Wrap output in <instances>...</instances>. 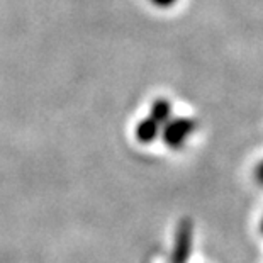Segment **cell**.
Masks as SVG:
<instances>
[{"instance_id":"1","label":"cell","mask_w":263,"mask_h":263,"mask_svg":"<svg viewBox=\"0 0 263 263\" xmlns=\"http://www.w3.org/2000/svg\"><path fill=\"white\" fill-rule=\"evenodd\" d=\"M197 129V121L192 117H170L161 127V138L165 144L172 149L182 148Z\"/></svg>"},{"instance_id":"2","label":"cell","mask_w":263,"mask_h":263,"mask_svg":"<svg viewBox=\"0 0 263 263\" xmlns=\"http://www.w3.org/2000/svg\"><path fill=\"white\" fill-rule=\"evenodd\" d=\"M194 239V224L190 219H182L177 226L175 241H173L170 263H187L192 251Z\"/></svg>"},{"instance_id":"3","label":"cell","mask_w":263,"mask_h":263,"mask_svg":"<svg viewBox=\"0 0 263 263\" xmlns=\"http://www.w3.org/2000/svg\"><path fill=\"white\" fill-rule=\"evenodd\" d=\"M161 126L148 116L136 126V139L139 143H151L160 136Z\"/></svg>"},{"instance_id":"4","label":"cell","mask_w":263,"mask_h":263,"mask_svg":"<svg viewBox=\"0 0 263 263\" xmlns=\"http://www.w3.org/2000/svg\"><path fill=\"white\" fill-rule=\"evenodd\" d=\"M148 116L151 117V119H155L156 122H158L161 127H163L165 122L172 117V104H170V100H166L163 97L153 100Z\"/></svg>"},{"instance_id":"5","label":"cell","mask_w":263,"mask_h":263,"mask_svg":"<svg viewBox=\"0 0 263 263\" xmlns=\"http://www.w3.org/2000/svg\"><path fill=\"white\" fill-rule=\"evenodd\" d=\"M151 4L155 5V7H160V9H168V7H173L178 0H149Z\"/></svg>"},{"instance_id":"6","label":"cell","mask_w":263,"mask_h":263,"mask_svg":"<svg viewBox=\"0 0 263 263\" xmlns=\"http://www.w3.org/2000/svg\"><path fill=\"white\" fill-rule=\"evenodd\" d=\"M255 180L258 182L260 185H263V160L256 165V168H255Z\"/></svg>"},{"instance_id":"7","label":"cell","mask_w":263,"mask_h":263,"mask_svg":"<svg viewBox=\"0 0 263 263\" xmlns=\"http://www.w3.org/2000/svg\"><path fill=\"white\" fill-rule=\"evenodd\" d=\"M260 231H261V234H263V219H261V222H260Z\"/></svg>"}]
</instances>
